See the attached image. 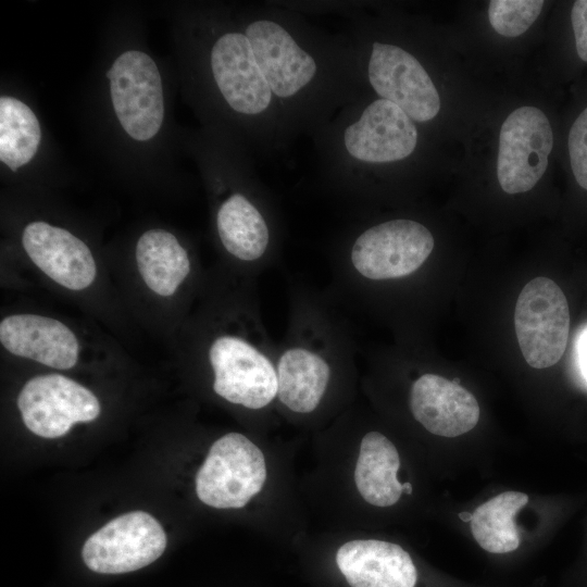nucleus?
Returning a JSON list of instances; mask_svg holds the SVG:
<instances>
[{
	"instance_id": "obj_1",
	"label": "nucleus",
	"mask_w": 587,
	"mask_h": 587,
	"mask_svg": "<svg viewBox=\"0 0 587 587\" xmlns=\"http://www.w3.org/2000/svg\"><path fill=\"white\" fill-rule=\"evenodd\" d=\"M276 350V401L295 415H310L327 398L344 353L342 340L327 317L304 305Z\"/></svg>"
},
{
	"instance_id": "obj_2",
	"label": "nucleus",
	"mask_w": 587,
	"mask_h": 587,
	"mask_svg": "<svg viewBox=\"0 0 587 587\" xmlns=\"http://www.w3.org/2000/svg\"><path fill=\"white\" fill-rule=\"evenodd\" d=\"M435 246L422 223L397 218L360 233L349 247L347 271L354 279L386 282L408 277L423 266Z\"/></svg>"
},
{
	"instance_id": "obj_3",
	"label": "nucleus",
	"mask_w": 587,
	"mask_h": 587,
	"mask_svg": "<svg viewBox=\"0 0 587 587\" xmlns=\"http://www.w3.org/2000/svg\"><path fill=\"white\" fill-rule=\"evenodd\" d=\"M276 350L234 334L215 337L208 349L213 390L227 402L262 410L276 401Z\"/></svg>"
},
{
	"instance_id": "obj_4",
	"label": "nucleus",
	"mask_w": 587,
	"mask_h": 587,
	"mask_svg": "<svg viewBox=\"0 0 587 587\" xmlns=\"http://www.w3.org/2000/svg\"><path fill=\"white\" fill-rule=\"evenodd\" d=\"M267 479L266 458L251 439L227 433L215 440L196 475L199 500L214 509H241Z\"/></svg>"
},
{
	"instance_id": "obj_5",
	"label": "nucleus",
	"mask_w": 587,
	"mask_h": 587,
	"mask_svg": "<svg viewBox=\"0 0 587 587\" xmlns=\"http://www.w3.org/2000/svg\"><path fill=\"white\" fill-rule=\"evenodd\" d=\"M570 308L559 285L535 277L521 290L514 327L521 352L534 369L554 365L562 358L570 333Z\"/></svg>"
},
{
	"instance_id": "obj_6",
	"label": "nucleus",
	"mask_w": 587,
	"mask_h": 587,
	"mask_svg": "<svg viewBox=\"0 0 587 587\" xmlns=\"http://www.w3.org/2000/svg\"><path fill=\"white\" fill-rule=\"evenodd\" d=\"M107 77L124 130L139 141L152 138L164 116L162 82L154 61L141 51H126L116 58Z\"/></svg>"
},
{
	"instance_id": "obj_7",
	"label": "nucleus",
	"mask_w": 587,
	"mask_h": 587,
	"mask_svg": "<svg viewBox=\"0 0 587 587\" xmlns=\"http://www.w3.org/2000/svg\"><path fill=\"white\" fill-rule=\"evenodd\" d=\"M166 535L150 514L134 511L102 526L84 544L86 565L102 574H120L139 570L164 552Z\"/></svg>"
},
{
	"instance_id": "obj_8",
	"label": "nucleus",
	"mask_w": 587,
	"mask_h": 587,
	"mask_svg": "<svg viewBox=\"0 0 587 587\" xmlns=\"http://www.w3.org/2000/svg\"><path fill=\"white\" fill-rule=\"evenodd\" d=\"M552 146V128L541 110H514L499 136L497 176L503 191L514 195L530 190L547 168Z\"/></svg>"
},
{
	"instance_id": "obj_9",
	"label": "nucleus",
	"mask_w": 587,
	"mask_h": 587,
	"mask_svg": "<svg viewBox=\"0 0 587 587\" xmlns=\"http://www.w3.org/2000/svg\"><path fill=\"white\" fill-rule=\"evenodd\" d=\"M17 405L26 427L43 438L61 437L75 423L91 422L100 414L97 397L61 374L29 379L18 395Z\"/></svg>"
},
{
	"instance_id": "obj_10",
	"label": "nucleus",
	"mask_w": 587,
	"mask_h": 587,
	"mask_svg": "<svg viewBox=\"0 0 587 587\" xmlns=\"http://www.w3.org/2000/svg\"><path fill=\"white\" fill-rule=\"evenodd\" d=\"M371 86L379 98L424 123L439 113V93L423 65L404 49L374 42L367 64Z\"/></svg>"
},
{
	"instance_id": "obj_11",
	"label": "nucleus",
	"mask_w": 587,
	"mask_h": 587,
	"mask_svg": "<svg viewBox=\"0 0 587 587\" xmlns=\"http://www.w3.org/2000/svg\"><path fill=\"white\" fill-rule=\"evenodd\" d=\"M245 35L275 98L292 99L315 79V59L278 22L255 20L248 24Z\"/></svg>"
},
{
	"instance_id": "obj_12",
	"label": "nucleus",
	"mask_w": 587,
	"mask_h": 587,
	"mask_svg": "<svg viewBox=\"0 0 587 587\" xmlns=\"http://www.w3.org/2000/svg\"><path fill=\"white\" fill-rule=\"evenodd\" d=\"M342 140L353 160L367 164L391 163L412 154L417 143V129L414 121L398 105L379 98L347 126Z\"/></svg>"
},
{
	"instance_id": "obj_13",
	"label": "nucleus",
	"mask_w": 587,
	"mask_h": 587,
	"mask_svg": "<svg viewBox=\"0 0 587 587\" xmlns=\"http://www.w3.org/2000/svg\"><path fill=\"white\" fill-rule=\"evenodd\" d=\"M211 68L222 96L236 112L257 116L272 107L275 97L245 33L229 32L215 41Z\"/></svg>"
},
{
	"instance_id": "obj_14",
	"label": "nucleus",
	"mask_w": 587,
	"mask_h": 587,
	"mask_svg": "<svg viewBox=\"0 0 587 587\" xmlns=\"http://www.w3.org/2000/svg\"><path fill=\"white\" fill-rule=\"evenodd\" d=\"M22 243L33 263L67 289L83 290L96 278L97 266L90 249L64 228L32 222L23 230Z\"/></svg>"
},
{
	"instance_id": "obj_15",
	"label": "nucleus",
	"mask_w": 587,
	"mask_h": 587,
	"mask_svg": "<svg viewBox=\"0 0 587 587\" xmlns=\"http://www.w3.org/2000/svg\"><path fill=\"white\" fill-rule=\"evenodd\" d=\"M409 405L413 417L437 436L463 435L479 420V405L473 394L458 380L433 373H425L413 382Z\"/></svg>"
},
{
	"instance_id": "obj_16",
	"label": "nucleus",
	"mask_w": 587,
	"mask_h": 587,
	"mask_svg": "<svg viewBox=\"0 0 587 587\" xmlns=\"http://www.w3.org/2000/svg\"><path fill=\"white\" fill-rule=\"evenodd\" d=\"M1 345L12 354L57 370L72 369L79 344L62 322L37 314H14L0 323Z\"/></svg>"
},
{
	"instance_id": "obj_17",
	"label": "nucleus",
	"mask_w": 587,
	"mask_h": 587,
	"mask_svg": "<svg viewBox=\"0 0 587 587\" xmlns=\"http://www.w3.org/2000/svg\"><path fill=\"white\" fill-rule=\"evenodd\" d=\"M336 563L351 587H414L417 572L399 545L378 539H352L339 547Z\"/></svg>"
},
{
	"instance_id": "obj_18",
	"label": "nucleus",
	"mask_w": 587,
	"mask_h": 587,
	"mask_svg": "<svg viewBox=\"0 0 587 587\" xmlns=\"http://www.w3.org/2000/svg\"><path fill=\"white\" fill-rule=\"evenodd\" d=\"M399 469L398 450L384 434L373 430L362 437L353 482L366 503L386 508L396 504L402 494H412V485L398 479Z\"/></svg>"
},
{
	"instance_id": "obj_19",
	"label": "nucleus",
	"mask_w": 587,
	"mask_h": 587,
	"mask_svg": "<svg viewBox=\"0 0 587 587\" xmlns=\"http://www.w3.org/2000/svg\"><path fill=\"white\" fill-rule=\"evenodd\" d=\"M216 229L224 249L239 261L258 262L270 251L268 223L259 208L242 193H233L221 203Z\"/></svg>"
},
{
	"instance_id": "obj_20",
	"label": "nucleus",
	"mask_w": 587,
	"mask_h": 587,
	"mask_svg": "<svg viewBox=\"0 0 587 587\" xmlns=\"http://www.w3.org/2000/svg\"><path fill=\"white\" fill-rule=\"evenodd\" d=\"M135 255L146 285L163 297L172 296L190 273L187 251L164 229L143 233L137 241Z\"/></svg>"
},
{
	"instance_id": "obj_21",
	"label": "nucleus",
	"mask_w": 587,
	"mask_h": 587,
	"mask_svg": "<svg viewBox=\"0 0 587 587\" xmlns=\"http://www.w3.org/2000/svg\"><path fill=\"white\" fill-rule=\"evenodd\" d=\"M527 502L526 494L505 491L480 504L470 521L477 544L491 553H508L517 549L521 536L515 515Z\"/></svg>"
},
{
	"instance_id": "obj_22",
	"label": "nucleus",
	"mask_w": 587,
	"mask_h": 587,
	"mask_svg": "<svg viewBox=\"0 0 587 587\" xmlns=\"http://www.w3.org/2000/svg\"><path fill=\"white\" fill-rule=\"evenodd\" d=\"M41 138L40 125L32 109L21 100L0 98V160L12 171L28 163Z\"/></svg>"
},
{
	"instance_id": "obj_23",
	"label": "nucleus",
	"mask_w": 587,
	"mask_h": 587,
	"mask_svg": "<svg viewBox=\"0 0 587 587\" xmlns=\"http://www.w3.org/2000/svg\"><path fill=\"white\" fill-rule=\"evenodd\" d=\"M542 7L541 0H491L488 18L498 34L517 37L532 26Z\"/></svg>"
},
{
	"instance_id": "obj_24",
	"label": "nucleus",
	"mask_w": 587,
	"mask_h": 587,
	"mask_svg": "<svg viewBox=\"0 0 587 587\" xmlns=\"http://www.w3.org/2000/svg\"><path fill=\"white\" fill-rule=\"evenodd\" d=\"M569 153L574 177L587 190V108L570 129Z\"/></svg>"
},
{
	"instance_id": "obj_25",
	"label": "nucleus",
	"mask_w": 587,
	"mask_h": 587,
	"mask_svg": "<svg viewBox=\"0 0 587 587\" xmlns=\"http://www.w3.org/2000/svg\"><path fill=\"white\" fill-rule=\"evenodd\" d=\"M578 57L587 62V0L574 2L571 13Z\"/></svg>"
},
{
	"instance_id": "obj_26",
	"label": "nucleus",
	"mask_w": 587,
	"mask_h": 587,
	"mask_svg": "<svg viewBox=\"0 0 587 587\" xmlns=\"http://www.w3.org/2000/svg\"><path fill=\"white\" fill-rule=\"evenodd\" d=\"M579 363L585 377L587 378V329L580 337L578 345Z\"/></svg>"
},
{
	"instance_id": "obj_27",
	"label": "nucleus",
	"mask_w": 587,
	"mask_h": 587,
	"mask_svg": "<svg viewBox=\"0 0 587 587\" xmlns=\"http://www.w3.org/2000/svg\"><path fill=\"white\" fill-rule=\"evenodd\" d=\"M459 516L464 522H469L472 519V514H470L469 512H462L459 514Z\"/></svg>"
}]
</instances>
